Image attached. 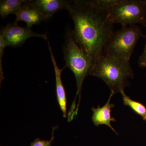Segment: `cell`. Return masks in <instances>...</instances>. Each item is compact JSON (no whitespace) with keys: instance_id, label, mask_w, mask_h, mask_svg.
I'll use <instances>...</instances> for the list:
<instances>
[{"instance_id":"13","label":"cell","mask_w":146,"mask_h":146,"mask_svg":"<svg viewBox=\"0 0 146 146\" xmlns=\"http://www.w3.org/2000/svg\"><path fill=\"white\" fill-rule=\"evenodd\" d=\"M7 47L5 42L1 36H0V77H1V82L2 81L3 78V70L2 58L3 55L4 54V51L6 47Z\"/></svg>"},{"instance_id":"8","label":"cell","mask_w":146,"mask_h":146,"mask_svg":"<svg viewBox=\"0 0 146 146\" xmlns=\"http://www.w3.org/2000/svg\"><path fill=\"white\" fill-rule=\"evenodd\" d=\"M67 0H31V4L48 21L55 13L62 9H66Z\"/></svg>"},{"instance_id":"10","label":"cell","mask_w":146,"mask_h":146,"mask_svg":"<svg viewBox=\"0 0 146 146\" xmlns=\"http://www.w3.org/2000/svg\"><path fill=\"white\" fill-rule=\"evenodd\" d=\"M31 0H29L26 5L15 13L16 20L15 21L17 23L19 21L25 22L27 24V27L30 28L34 25H39L42 22L45 21L39 11L31 5Z\"/></svg>"},{"instance_id":"2","label":"cell","mask_w":146,"mask_h":146,"mask_svg":"<svg viewBox=\"0 0 146 146\" xmlns=\"http://www.w3.org/2000/svg\"><path fill=\"white\" fill-rule=\"evenodd\" d=\"M88 75L101 79L115 94L124 90L129 85V79L134 77L129 61L112 58L104 54L97 58Z\"/></svg>"},{"instance_id":"15","label":"cell","mask_w":146,"mask_h":146,"mask_svg":"<svg viewBox=\"0 0 146 146\" xmlns=\"http://www.w3.org/2000/svg\"><path fill=\"white\" fill-rule=\"evenodd\" d=\"M146 42L143 52L138 58V64L141 68H146V34L145 35Z\"/></svg>"},{"instance_id":"5","label":"cell","mask_w":146,"mask_h":146,"mask_svg":"<svg viewBox=\"0 0 146 146\" xmlns=\"http://www.w3.org/2000/svg\"><path fill=\"white\" fill-rule=\"evenodd\" d=\"M108 10L114 24L127 26L140 24L146 28V0H117Z\"/></svg>"},{"instance_id":"12","label":"cell","mask_w":146,"mask_h":146,"mask_svg":"<svg viewBox=\"0 0 146 146\" xmlns=\"http://www.w3.org/2000/svg\"><path fill=\"white\" fill-rule=\"evenodd\" d=\"M120 93L123 97V100L125 105L130 107L134 112L141 116L143 119H146V108L145 106L139 102L135 101L130 98L125 93L124 90L120 91Z\"/></svg>"},{"instance_id":"6","label":"cell","mask_w":146,"mask_h":146,"mask_svg":"<svg viewBox=\"0 0 146 146\" xmlns=\"http://www.w3.org/2000/svg\"><path fill=\"white\" fill-rule=\"evenodd\" d=\"M0 36L3 38L7 46L18 48L23 44L31 37H37L48 40L47 33L40 34L33 31L27 27H22L14 22L9 23L1 29Z\"/></svg>"},{"instance_id":"3","label":"cell","mask_w":146,"mask_h":146,"mask_svg":"<svg viewBox=\"0 0 146 146\" xmlns=\"http://www.w3.org/2000/svg\"><path fill=\"white\" fill-rule=\"evenodd\" d=\"M64 37L65 41L63 46V58L67 67L74 73L76 83V95L73 102L78 96L79 101L76 111L77 115L84 80L88 74L91 63L87 55L76 42L72 30L70 28H66Z\"/></svg>"},{"instance_id":"11","label":"cell","mask_w":146,"mask_h":146,"mask_svg":"<svg viewBox=\"0 0 146 146\" xmlns=\"http://www.w3.org/2000/svg\"><path fill=\"white\" fill-rule=\"evenodd\" d=\"M29 0H2L0 2V15L5 18L15 14L28 3Z\"/></svg>"},{"instance_id":"4","label":"cell","mask_w":146,"mask_h":146,"mask_svg":"<svg viewBox=\"0 0 146 146\" xmlns=\"http://www.w3.org/2000/svg\"><path fill=\"white\" fill-rule=\"evenodd\" d=\"M138 25L122 26L114 31L104 50V54L119 60L129 61L138 39L145 37Z\"/></svg>"},{"instance_id":"1","label":"cell","mask_w":146,"mask_h":146,"mask_svg":"<svg viewBox=\"0 0 146 146\" xmlns=\"http://www.w3.org/2000/svg\"><path fill=\"white\" fill-rule=\"evenodd\" d=\"M66 9L74 22V38L89 57L92 66L104 54V47L114 31L108 10L97 0L68 1Z\"/></svg>"},{"instance_id":"9","label":"cell","mask_w":146,"mask_h":146,"mask_svg":"<svg viewBox=\"0 0 146 146\" xmlns=\"http://www.w3.org/2000/svg\"><path fill=\"white\" fill-rule=\"evenodd\" d=\"M114 94V92L111 91L108 101L103 107H100V106H98L97 108H92L91 110L93 112L92 119L93 123L96 126L105 125L108 126L114 132L117 134L110 124L111 121H116L115 118L112 117L111 116V109L114 108L115 106L112 104L110 103V100Z\"/></svg>"},{"instance_id":"14","label":"cell","mask_w":146,"mask_h":146,"mask_svg":"<svg viewBox=\"0 0 146 146\" xmlns=\"http://www.w3.org/2000/svg\"><path fill=\"white\" fill-rule=\"evenodd\" d=\"M54 131H53L52 138L49 141L40 140L39 138H36L33 142L31 143L30 146H51L52 143L54 139V136L53 133Z\"/></svg>"},{"instance_id":"16","label":"cell","mask_w":146,"mask_h":146,"mask_svg":"<svg viewBox=\"0 0 146 146\" xmlns=\"http://www.w3.org/2000/svg\"><path fill=\"white\" fill-rule=\"evenodd\" d=\"M145 121L146 123V119H145Z\"/></svg>"},{"instance_id":"7","label":"cell","mask_w":146,"mask_h":146,"mask_svg":"<svg viewBox=\"0 0 146 146\" xmlns=\"http://www.w3.org/2000/svg\"><path fill=\"white\" fill-rule=\"evenodd\" d=\"M47 42L48 45L50 55L51 58L54 68L55 75L56 89V96H57L58 102L60 109L63 112V117L65 118H67V98H66L65 88L62 83L61 75L62 71L67 67L66 65H65V67L62 69H60L58 68L55 58L53 53L50 42H49L48 40H47Z\"/></svg>"}]
</instances>
